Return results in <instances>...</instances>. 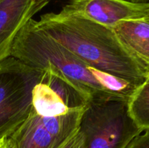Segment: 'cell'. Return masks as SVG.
<instances>
[{"instance_id":"1","label":"cell","mask_w":149,"mask_h":148,"mask_svg":"<svg viewBox=\"0 0 149 148\" xmlns=\"http://www.w3.org/2000/svg\"><path fill=\"white\" fill-rule=\"evenodd\" d=\"M36 26L95 69L138 86L148 79V67L125 47L111 28L61 12L42 15Z\"/></svg>"},{"instance_id":"2","label":"cell","mask_w":149,"mask_h":148,"mask_svg":"<svg viewBox=\"0 0 149 148\" xmlns=\"http://www.w3.org/2000/svg\"><path fill=\"white\" fill-rule=\"evenodd\" d=\"M10 56L37 69L55 68L87 94L90 102L123 100L108 93L95 78L92 67L44 33L32 18L17 32Z\"/></svg>"},{"instance_id":"3","label":"cell","mask_w":149,"mask_h":148,"mask_svg":"<svg viewBox=\"0 0 149 148\" xmlns=\"http://www.w3.org/2000/svg\"><path fill=\"white\" fill-rule=\"evenodd\" d=\"M128 102L108 100L87 104L79 127L83 148H127L143 131L131 116Z\"/></svg>"},{"instance_id":"4","label":"cell","mask_w":149,"mask_h":148,"mask_svg":"<svg viewBox=\"0 0 149 148\" xmlns=\"http://www.w3.org/2000/svg\"><path fill=\"white\" fill-rule=\"evenodd\" d=\"M44 72L12 56L0 61V140L8 138L29 117L33 89Z\"/></svg>"},{"instance_id":"5","label":"cell","mask_w":149,"mask_h":148,"mask_svg":"<svg viewBox=\"0 0 149 148\" xmlns=\"http://www.w3.org/2000/svg\"><path fill=\"white\" fill-rule=\"evenodd\" d=\"M84 110L58 116L41 115L31 110L7 138L10 148H62L79 130Z\"/></svg>"},{"instance_id":"6","label":"cell","mask_w":149,"mask_h":148,"mask_svg":"<svg viewBox=\"0 0 149 148\" xmlns=\"http://www.w3.org/2000/svg\"><path fill=\"white\" fill-rule=\"evenodd\" d=\"M33 89L31 110L45 116H58L85 109L90 99L58 70L45 68Z\"/></svg>"},{"instance_id":"7","label":"cell","mask_w":149,"mask_h":148,"mask_svg":"<svg viewBox=\"0 0 149 148\" xmlns=\"http://www.w3.org/2000/svg\"><path fill=\"white\" fill-rule=\"evenodd\" d=\"M61 12L80 16L113 28L125 20L149 17V2L135 3L128 0H71Z\"/></svg>"},{"instance_id":"8","label":"cell","mask_w":149,"mask_h":148,"mask_svg":"<svg viewBox=\"0 0 149 148\" xmlns=\"http://www.w3.org/2000/svg\"><path fill=\"white\" fill-rule=\"evenodd\" d=\"M33 0H0V61L8 57L15 37L29 20Z\"/></svg>"},{"instance_id":"9","label":"cell","mask_w":149,"mask_h":148,"mask_svg":"<svg viewBox=\"0 0 149 148\" xmlns=\"http://www.w3.org/2000/svg\"><path fill=\"white\" fill-rule=\"evenodd\" d=\"M113 30L125 47L149 68V20H125Z\"/></svg>"},{"instance_id":"10","label":"cell","mask_w":149,"mask_h":148,"mask_svg":"<svg viewBox=\"0 0 149 148\" xmlns=\"http://www.w3.org/2000/svg\"><path fill=\"white\" fill-rule=\"evenodd\" d=\"M131 116L143 131L149 130V82L143 84L130 100Z\"/></svg>"},{"instance_id":"11","label":"cell","mask_w":149,"mask_h":148,"mask_svg":"<svg viewBox=\"0 0 149 148\" xmlns=\"http://www.w3.org/2000/svg\"><path fill=\"white\" fill-rule=\"evenodd\" d=\"M127 148H149V130L136 136Z\"/></svg>"},{"instance_id":"12","label":"cell","mask_w":149,"mask_h":148,"mask_svg":"<svg viewBox=\"0 0 149 148\" xmlns=\"http://www.w3.org/2000/svg\"><path fill=\"white\" fill-rule=\"evenodd\" d=\"M84 136L79 130L68 141L62 148H83Z\"/></svg>"},{"instance_id":"13","label":"cell","mask_w":149,"mask_h":148,"mask_svg":"<svg viewBox=\"0 0 149 148\" xmlns=\"http://www.w3.org/2000/svg\"><path fill=\"white\" fill-rule=\"evenodd\" d=\"M50 0H33V2L32 4L31 7L29 11V16L30 18H32L33 15L38 12L40 11L44 7L47 5L49 3Z\"/></svg>"},{"instance_id":"14","label":"cell","mask_w":149,"mask_h":148,"mask_svg":"<svg viewBox=\"0 0 149 148\" xmlns=\"http://www.w3.org/2000/svg\"><path fill=\"white\" fill-rule=\"evenodd\" d=\"M0 148H10L7 138L0 140Z\"/></svg>"},{"instance_id":"15","label":"cell","mask_w":149,"mask_h":148,"mask_svg":"<svg viewBox=\"0 0 149 148\" xmlns=\"http://www.w3.org/2000/svg\"><path fill=\"white\" fill-rule=\"evenodd\" d=\"M128 1L135 3H146L148 2V0H128Z\"/></svg>"},{"instance_id":"16","label":"cell","mask_w":149,"mask_h":148,"mask_svg":"<svg viewBox=\"0 0 149 148\" xmlns=\"http://www.w3.org/2000/svg\"><path fill=\"white\" fill-rule=\"evenodd\" d=\"M147 81H148L149 82V75H148V79H147Z\"/></svg>"},{"instance_id":"17","label":"cell","mask_w":149,"mask_h":148,"mask_svg":"<svg viewBox=\"0 0 149 148\" xmlns=\"http://www.w3.org/2000/svg\"><path fill=\"white\" fill-rule=\"evenodd\" d=\"M147 20H149V17H148V18H147Z\"/></svg>"}]
</instances>
